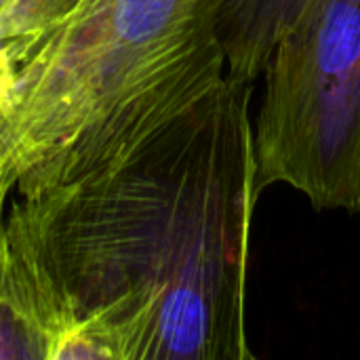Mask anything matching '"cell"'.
<instances>
[{
  "mask_svg": "<svg viewBox=\"0 0 360 360\" xmlns=\"http://www.w3.org/2000/svg\"><path fill=\"white\" fill-rule=\"evenodd\" d=\"M253 82L226 76L114 171L11 196L6 224L103 360H253Z\"/></svg>",
  "mask_w": 360,
  "mask_h": 360,
  "instance_id": "6da1fadb",
  "label": "cell"
},
{
  "mask_svg": "<svg viewBox=\"0 0 360 360\" xmlns=\"http://www.w3.org/2000/svg\"><path fill=\"white\" fill-rule=\"evenodd\" d=\"M226 2L76 0L19 65L0 194L114 171L213 93L228 76Z\"/></svg>",
  "mask_w": 360,
  "mask_h": 360,
  "instance_id": "7a4b0ae2",
  "label": "cell"
},
{
  "mask_svg": "<svg viewBox=\"0 0 360 360\" xmlns=\"http://www.w3.org/2000/svg\"><path fill=\"white\" fill-rule=\"evenodd\" d=\"M259 184L360 213V0H310L264 65Z\"/></svg>",
  "mask_w": 360,
  "mask_h": 360,
  "instance_id": "3957f363",
  "label": "cell"
},
{
  "mask_svg": "<svg viewBox=\"0 0 360 360\" xmlns=\"http://www.w3.org/2000/svg\"><path fill=\"white\" fill-rule=\"evenodd\" d=\"M310 0H228L221 15L226 74L255 82L297 15Z\"/></svg>",
  "mask_w": 360,
  "mask_h": 360,
  "instance_id": "277c9868",
  "label": "cell"
},
{
  "mask_svg": "<svg viewBox=\"0 0 360 360\" xmlns=\"http://www.w3.org/2000/svg\"><path fill=\"white\" fill-rule=\"evenodd\" d=\"M72 4L74 0H0V44L21 65Z\"/></svg>",
  "mask_w": 360,
  "mask_h": 360,
  "instance_id": "5b68a950",
  "label": "cell"
},
{
  "mask_svg": "<svg viewBox=\"0 0 360 360\" xmlns=\"http://www.w3.org/2000/svg\"><path fill=\"white\" fill-rule=\"evenodd\" d=\"M19 103V61L0 44V133L11 122Z\"/></svg>",
  "mask_w": 360,
  "mask_h": 360,
  "instance_id": "8992f818",
  "label": "cell"
},
{
  "mask_svg": "<svg viewBox=\"0 0 360 360\" xmlns=\"http://www.w3.org/2000/svg\"><path fill=\"white\" fill-rule=\"evenodd\" d=\"M6 205H8V200L4 196H0V234L4 228V219H6Z\"/></svg>",
  "mask_w": 360,
  "mask_h": 360,
  "instance_id": "52a82bcc",
  "label": "cell"
}]
</instances>
